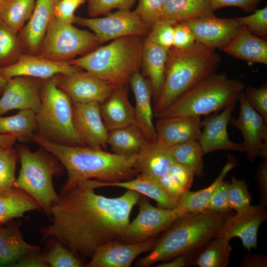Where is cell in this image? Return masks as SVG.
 Returning a JSON list of instances; mask_svg holds the SVG:
<instances>
[{"label": "cell", "instance_id": "cell-46", "mask_svg": "<svg viewBox=\"0 0 267 267\" xmlns=\"http://www.w3.org/2000/svg\"><path fill=\"white\" fill-rule=\"evenodd\" d=\"M244 91L247 101L267 123V85L259 88L245 87Z\"/></svg>", "mask_w": 267, "mask_h": 267}, {"label": "cell", "instance_id": "cell-24", "mask_svg": "<svg viewBox=\"0 0 267 267\" xmlns=\"http://www.w3.org/2000/svg\"><path fill=\"white\" fill-rule=\"evenodd\" d=\"M125 86L114 88L100 103L101 116L108 131L134 124V107L128 99Z\"/></svg>", "mask_w": 267, "mask_h": 267}, {"label": "cell", "instance_id": "cell-38", "mask_svg": "<svg viewBox=\"0 0 267 267\" xmlns=\"http://www.w3.org/2000/svg\"><path fill=\"white\" fill-rule=\"evenodd\" d=\"M23 49L18 33L0 17V69L15 62L22 54Z\"/></svg>", "mask_w": 267, "mask_h": 267}, {"label": "cell", "instance_id": "cell-39", "mask_svg": "<svg viewBox=\"0 0 267 267\" xmlns=\"http://www.w3.org/2000/svg\"><path fill=\"white\" fill-rule=\"evenodd\" d=\"M36 0H10L0 14V18L19 33L29 20Z\"/></svg>", "mask_w": 267, "mask_h": 267}, {"label": "cell", "instance_id": "cell-45", "mask_svg": "<svg viewBox=\"0 0 267 267\" xmlns=\"http://www.w3.org/2000/svg\"><path fill=\"white\" fill-rule=\"evenodd\" d=\"M165 0H138L134 10L137 15L150 26L161 18Z\"/></svg>", "mask_w": 267, "mask_h": 267}, {"label": "cell", "instance_id": "cell-43", "mask_svg": "<svg viewBox=\"0 0 267 267\" xmlns=\"http://www.w3.org/2000/svg\"><path fill=\"white\" fill-rule=\"evenodd\" d=\"M241 25L245 26L253 34L265 39L267 35V7L255 9L249 15L235 17Z\"/></svg>", "mask_w": 267, "mask_h": 267}, {"label": "cell", "instance_id": "cell-14", "mask_svg": "<svg viewBox=\"0 0 267 267\" xmlns=\"http://www.w3.org/2000/svg\"><path fill=\"white\" fill-rule=\"evenodd\" d=\"M240 109L237 118L230 122L242 134L244 152L250 162H254L263 145L267 142V123L247 101L243 92L239 99Z\"/></svg>", "mask_w": 267, "mask_h": 267}, {"label": "cell", "instance_id": "cell-12", "mask_svg": "<svg viewBox=\"0 0 267 267\" xmlns=\"http://www.w3.org/2000/svg\"><path fill=\"white\" fill-rule=\"evenodd\" d=\"M75 131L84 146L104 150L107 148L109 131L101 116L100 103L72 102Z\"/></svg>", "mask_w": 267, "mask_h": 267}, {"label": "cell", "instance_id": "cell-18", "mask_svg": "<svg viewBox=\"0 0 267 267\" xmlns=\"http://www.w3.org/2000/svg\"><path fill=\"white\" fill-rule=\"evenodd\" d=\"M267 219L265 206L261 204L252 206L229 216L223 226L222 236L229 240L234 237L240 239L243 246L248 252L258 246L259 227Z\"/></svg>", "mask_w": 267, "mask_h": 267}, {"label": "cell", "instance_id": "cell-21", "mask_svg": "<svg viewBox=\"0 0 267 267\" xmlns=\"http://www.w3.org/2000/svg\"><path fill=\"white\" fill-rule=\"evenodd\" d=\"M201 121L200 117L192 116L159 118L155 125L156 141L167 148L198 141L201 132Z\"/></svg>", "mask_w": 267, "mask_h": 267}, {"label": "cell", "instance_id": "cell-26", "mask_svg": "<svg viewBox=\"0 0 267 267\" xmlns=\"http://www.w3.org/2000/svg\"><path fill=\"white\" fill-rule=\"evenodd\" d=\"M169 49L147 38L143 43L142 64L149 77L154 102L158 98L164 84Z\"/></svg>", "mask_w": 267, "mask_h": 267}, {"label": "cell", "instance_id": "cell-57", "mask_svg": "<svg viewBox=\"0 0 267 267\" xmlns=\"http://www.w3.org/2000/svg\"><path fill=\"white\" fill-rule=\"evenodd\" d=\"M17 139L15 135L0 134V147L12 148Z\"/></svg>", "mask_w": 267, "mask_h": 267}, {"label": "cell", "instance_id": "cell-58", "mask_svg": "<svg viewBox=\"0 0 267 267\" xmlns=\"http://www.w3.org/2000/svg\"><path fill=\"white\" fill-rule=\"evenodd\" d=\"M7 80L3 77L0 72V95H1L4 89Z\"/></svg>", "mask_w": 267, "mask_h": 267}, {"label": "cell", "instance_id": "cell-11", "mask_svg": "<svg viewBox=\"0 0 267 267\" xmlns=\"http://www.w3.org/2000/svg\"><path fill=\"white\" fill-rule=\"evenodd\" d=\"M137 204L138 215L127 225L121 240L123 243H135L151 238L165 231L185 214L178 207L165 209L155 207L140 197Z\"/></svg>", "mask_w": 267, "mask_h": 267}, {"label": "cell", "instance_id": "cell-48", "mask_svg": "<svg viewBox=\"0 0 267 267\" xmlns=\"http://www.w3.org/2000/svg\"><path fill=\"white\" fill-rule=\"evenodd\" d=\"M194 35L189 27L184 22H178L174 26L173 46L177 48H187L196 43Z\"/></svg>", "mask_w": 267, "mask_h": 267}, {"label": "cell", "instance_id": "cell-40", "mask_svg": "<svg viewBox=\"0 0 267 267\" xmlns=\"http://www.w3.org/2000/svg\"><path fill=\"white\" fill-rule=\"evenodd\" d=\"M18 157L12 148L0 147V192L14 186Z\"/></svg>", "mask_w": 267, "mask_h": 267}, {"label": "cell", "instance_id": "cell-29", "mask_svg": "<svg viewBox=\"0 0 267 267\" xmlns=\"http://www.w3.org/2000/svg\"><path fill=\"white\" fill-rule=\"evenodd\" d=\"M20 226L17 222L0 227V267H11L26 254L40 250L25 241Z\"/></svg>", "mask_w": 267, "mask_h": 267}, {"label": "cell", "instance_id": "cell-53", "mask_svg": "<svg viewBox=\"0 0 267 267\" xmlns=\"http://www.w3.org/2000/svg\"><path fill=\"white\" fill-rule=\"evenodd\" d=\"M258 189L260 194V204L267 205V158H263L257 168L256 175Z\"/></svg>", "mask_w": 267, "mask_h": 267}, {"label": "cell", "instance_id": "cell-32", "mask_svg": "<svg viewBox=\"0 0 267 267\" xmlns=\"http://www.w3.org/2000/svg\"><path fill=\"white\" fill-rule=\"evenodd\" d=\"M212 15L209 0H165L161 18L181 22Z\"/></svg>", "mask_w": 267, "mask_h": 267}, {"label": "cell", "instance_id": "cell-49", "mask_svg": "<svg viewBox=\"0 0 267 267\" xmlns=\"http://www.w3.org/2000/svg\"><path fill=\"white\" fill-rule=\"evenodd\" d=\"M85 1L58 0L54 9V17L67 23L73 24L76 9Z\"/></svg>", "mask_w": 267, "mask_h": 267}, {"label": "cell", "instance_id": "cell-6", "mask_svg": "<svg viewBox=\"0 0 267 267\" xmlns=\"http://www.w3.org/2000/svg\"><path fill=\"white\" fill-rule=\"evenodd\" d=\"M245 85L225 73L209 75L180 96L169 107L155 114L159 118L209 115L236 104Z\"/></svg>", "mask_w": 267, "mask_h": 267}, {"label": "cell", "instance_id": "cell-50", "mask_svg": "<svg viewBox=\"0 0 267 267\" xmlns=\"http://www.w3.org/2000/svg\"><path fill=\"white\" fill-rule=\"evenodd\" d=\"M168 173L180 184L185 191L190 190L195 176L190 168L174 162L171 166Z\"/></svg>", "mask_w": 267, "mask_h": 267}, {"label": "cell", "instance_id": "cell-56", "mask_svg": "<svg viewBox=\"0 0 267 267\" xmlns=\"http://www.w3.org/2000/svg\"><path fill=\"white\" fill-rule=\"evenodd\" d=\"M240 265L243 267H266L267 257L264 254H250L245 256Z\"/></svg>", "mask_w": 267, "mask_h": 267}, {"label": "cell", "instance_id": "cell-47", "mask_svg": "<svg viewBox=\"0 0 267 267\" xmlns=\"http://www.w3.org/2000/svg\"><path fill=\"white\" fill-rule=\"evenodd\" d=\"M228 182L223 180L218 186L212 195L206 209L229 215L232 209L229 205L227 196Z\"/></svg>", "mask_w": 267, "mask_h": 267}, {"label": "cell", "instance_id": "cell-44", "mask_svg": "<svg viewBox=\"0 0 267 267\" xmlns=\"http://www.w3.org/2000/svg\"><path fill=\"white\" fill-rule=\"evenodd\" d=\"M136 0H88V13L91 17L108 13L113 9H130Z\"/></svg>", "mask_w": 267, "mask_h": 267}, {"label": "cell", "instance_id": "cell-27", "mask_svg": "<svg viewBox=\"0 0 267 267\" xmlns=\"http://www.w3.org/2000/svg\"><path fill=\"white\" fill-rule=\"evenodd\" d=\"M90 183L94 189L104 186H116L134 190L156 201L157 206L161 208L174 209L177 207V203L166 193L156 180L140 174L136 178L126 181L105 182L91 179Z\"/></svg>", "mask_w": 267, "mask_h": 267}, {"label": "cell", "instance_id": "cell-7", "mask_svg": "<svg viewBox=\"0 0 267 267\" xmlns=\"http://www.w3.org/2000/svg\"><path fill=\"white\" fill-rule=\"evenodd\" d=\"M17 153L21 167L14 186L29 194L50 217L51 209L59 198L52 178L61 175L64 167L53 155L43 148L32 152L24 146H20Z\"/></svg>", "mask_w": 267, "mask_h": 267}, {"label": "cell", "instance_id": "cell-20", "mask_svg": "<svg viewBox=\"0 0 267 267\" xmlns=\"http://www.w3.org/2000/svg\"><path fill=\"white\" fill-rule=\"evenodd\" d=\"M235 105L231 104L222 109L220 113L211 115L201 121L203 129L198 142L204 155L220 150L244 152L242 143L231 140L227 132Z\"/></svg>", "mask_w": 267, "mask_h": 267}, {"label": "cell", "instance_id": "cell-36", "mask_svg": "<svg viewBox=\"0 0 267 267\" xmlns=\"http://www.w3.org/2000/svg\"><path fill=\"white\" fill-rule=\"evenodd\" d=\"M175 162L190 168L195 176L204 175V155L198 141L185 142L168 148Z\"/></svg>", "mask_w": 267, "mask_h": 267}, {"label": "cell", "instance_id": "cell-4", "mask_svg": "<svg viewBox=\"0 0 267 267\" xmlns=\"http://www.w3.org/2000/svg\"><path fill=\"white\" fill-rule=\"evenodd\" d=\"M220 61L216 49L198 42L187 48H170L164 84L155 102L154 114L167 109L186 91L216 72Z\"/></svg>", "mask_w": 267, "mask_h": 267}, {"label": "cell", "instance_id": "cell-25", "mask_svg": "<svg viewBox=\"0 0 267 267\" xmlns=\"http://www.w3.org/2000/svg\"><path fill=\"white\" fill-rule=\"evenodd\" d=\"M228 55L248 63L267 65V42L242 25L237 35L222 50Z\"/></svg>", "mask_w": 267, "mask_h": 267}, {"label": "cell", "instance_id": "cell-2", "mask_svg": "<svg viewBox=\"0 0 267 267\" xmlns=\"http://www.w3.org/2000/svg\"><path fill=\"white\" fill-rule=\"evenodd\" d=\"M31 139L53 155L66 170L67 180L61 190L93 178L105 182L126 181L139 173L138 154L121 155L87 146L61 144L35 133Z\"/></svg>", "mask_w": 267, "mask_h": 267}, {"label": "cell", "instance_id": "cell-33", "mask_svg": "<svg viewBox=\"0 0 267 267\" xmlns=\"http://www.w3.org/2000/svg\"><path fill=\"white\" fill-rule=\"evenodd\" d=\"M147 141L139 129L133 124L109 131L107 144L114 153L132 155L138 154Z\"/></svg>", "mask_w": 267, "mask_h": 267}, {"label": "cell", "instance_id": "cell-30", "mask_svg": "<svg viewBox=\"0 0 267 267\" xmlns=\"http://www.w3.org/2000/svg\"><path fill=\"white\" fill-rule=\"evenodd\" d=\"M32 211L42 210L39 203L24 190L14 186L0 192V224L23 218L26 213Z\"/></svg>", "mask_w": 267, "mask_h": 267}, {"label": "cell", "instance_id": "cell-54", "mask_svg": "<svg viewBox=\"0 0 267 267\" xmlns=\"http://www.w3.org/2000/svg\"><path fill=\"white\" fill-rule=\"evenodd\" d=\"M11 267H47L43 253L40 250L28 253L22 256Z\"/></svg>", "mask_w": 267, "mask_h": 267}, {"label": "cell", "instance_id": "cell-34", "mask_svg": "<svg viewBox=\"0 0 267 267\" xmlns=\"http://www.w3.org/2000/svg\"><path fill=\"white\" fill-rule=\"evenodd\" d=\"M228 239L219 236L209 241L194 255L193 265L199 267H226L232 248Z\"/></svg>", "mask_w": 267, "mask_h": 267}, {"label": "cell", "instance_id": "cell-42", "mask_svg": "<svg viewBox=\"0 0 267 267\" xmlns=\"http://www.w3.org/2000/svg\"><path fill=\"white\" fill-rule=\"evenodd\" d=\"M175 20L160 18L151 25L147 38L153 43L169 49L173 46Z\"/></svg>", "mask_w": 267, "mask_h": 267}, {"label": "cell", "instance_id": "cell-51", "mask_svg": "<svg viewBox=\"0 0 267 267\" xmlns=\"http://www.w3.org/2000/svg\"><path fill=\"white\" fill-rule=\"evenodd\" d=\"M262 0H209L213 11L227 6H235L248 12H253Z\"/></svg>", "mask_w": 267, "mask_h": 267}, {"label": "cell", "instance_id": "cell-28", "mask_svg": "<svg viewBox=\"0 0 267 267\" xmlns=\"http://www.w3.org/2000/svg\"><path fill=\"white\" fill-rule=\"evenodd\" d=\"M174 162L168 148L157 141L148 140L138 154V172L157 180L168 172Z\"/></svg>", "mask_w": 267, "mask_h": 267}, {"label": "cell", "instance_id": "cell-31", "mask_svg": "<svg viewBox=\"0 0 267 267\" xmlns=\"http://www.w3.org/2000/svg\"><path fill=\"white\" fill-rule=\"evenodd\" d=\"M236 165L235 158L232 156H228L225 164L213 183L208 187L197 191H191L189 190L184 192L178 201L177 207L181 209L185 214L206 210L216 189L224 180L227 174Z\"/></svg>", "mask_w": 267, "mask_h": 267}, {"label": "cell", "instance_id": "cell-22", "mask_svg": "<svg viewBox=\"0 0 267 267\" xmlns=\"http://www.w3.org/2000/svg\"><path fill=\"white\" fill-rule=\"evenodd\" d=\"M58 0H36L31 17L18 33L23 48L37 54L47 29L54 17Z\"/></svg>", "mask_w": 267, "mask_h": 267}, {"label": "cell", "instance_id": "cell-59", "mask_svg": "<svg viewBox=\"0 0 267 267\" xmlns=\"http://www.w3.org/2000/svg\"><path fill=\"white\" fill-rule=\"evenodd\" d=\"M10 0H0V14Z\"/></svg>", "mask_w": 267, "mask_h": 267}, {"label": "cell", "instance_id": "cell-15", "mask_svg": "<svg viewBox=\"0 0 267 267\" xmlns=\"http://www.w3.org/2000/svg\"><path fill=\"white\" fill-rule=\"evenodd\" d=\"M80 69L69 61L51 60L38 54H22L12 64L0 69L6 80L17 76H25L46 80L55 76L66 75Z\"/></svg>", "mask_w": 267, "mask_h": 267}, {"label": "cell", "instance_id": "cell-19", "mask_svg": "<svg viewBox=\"0 0 267 267\" xmlns=\"http://www.w3.org/2000/svg\"><path fill=\"white\" fill-rule=\"evenodd\" d=\"M156 243L153 238L135 243L120 241L108 242L97 249L85 266L129 267L138 256L151 251Z\"/></svg>", "mask_w": 267, "mask_h": 267}, {"label": "cell", "instance_id": "cell-35", "mask_svg": "<svg viewBox=\"0 0 267 267\" xmlns=\"http://www.w3.org/2000/svg\"><path fill=\"white\" fill-rule=\"evenodd\" d=\"M37 130L36 112L30 110H20L14 115L0 116V134L16 135L18 139H31Z\"/></svg>", "mask_w": 267, "mask_h": 267}, {"label": "cell", "instance_id": "cell-9", "mask_svg": "<svg viewBox=\"0 0 267 267\" xmlns=\"http://www.w3.org/2000/svg\"><path fill=\"white\" fill-rule=\"evenodd\" d=\"M101 44L93 33L53 17L37 54L56 61H69Z\"/></svg>", "mask_w": 267, "mask_h": 267}, {"label": "cell", "instance_id": "cell-23", "mask_svg": "<svg viewBox=\"0 0 267 267\" xmlns=\"http://www.w3.org/2000/svg\"><path fill=\"white\" fill-rule=\"evenodd\" d=\"M129 83L135 101L134 124L148 140L156 141L153 121L154 113L151 104L153 93L151 84L139 71L133 76Z\"/></svg>", "mask_w": 267, "mask_h": 267}, {"label": "cell", "instance_id": "cell-52", "mask_svg": "<svg viewBox=\"0 0 267 267\" xmlns=\"http://www.w3.org/2000/svg\"><path fill=\"white\" fill-rule=\"evenodd\" d=\"M157 181L162 188L177 203L179 198L185 192L168 172L161 176Z\"/></svg>", "mask_w": 267, "mask_h": 267}, {"label": "cell", "instance_id": "cell-37", "mask_svg": "<svg viewBox=\"0 0 267 267\" xmlns=\"http://www.w3.org/2000/svg\"><path fill=\"white\" fill-rule=\"evenodd\" d=\"M43 253L44 259L50 267H80L84 265L79 257L53 237L46 239Z\"/></svg>", "mask_w": 267, "mask_h": 267}, {"label": "cell", "instance_id": "cell-3", "mask_svg": "<svg viewBox=\"0 0 267 267\" xmlns=\"http://www.w3.org/2000/svg\"><path fill=\"white\" fill-rule=\"evenodd\" d=\"M229 216L209 209L183 215L166 230L150 253L138 260L137 265L149 267L179 255L196 254L211 240L222 236Z\"/></svg>", "mask_w": 267, "mask_h": 267}, {"label": "cell", "instance_id": "cell-60", "mask_svg": "<svg viewBox=\"0 0 267 267\" xmlns=\"http://www.w3.org/2000/svg\"><path fill=\"white\" fill-rule=\"evenodd\" d=\"M73 0V1H85V0Z\"/></svg>", "mask_w": 267, "mask_h": 267}, {"label": "cell", "instance_id": "cell-41", "mask_svg": "<svg viewBox=\"0 0 267 267\" xmlns=\"http://www.w3.org/2000/svg\"><path fill=\"white\" fill-rule=\"evenodd\" d=\"M227 196L230 208L236 212L251 205L252 196L244 179L232 176L228 182Z\"/></svg>", "mask_w": 267, "mask_h": 267}, {"label": "cell", "instance_id": "cell-17", "mask_svg": "<svg viewBox=\"0 0 267 267\" xmlns=\"http://www.w3.org/2000/svg\"><path fill=\"white\" fill-rule=\"evenodd\" d=\"M40 81L25 76L7 80L0 98V116L14 109L30 110L36 113L41 103Z\"/></svg>", "mask_w": 267, "mask_h": 267}, {"label": "cell", "instance_id": "cell-10", "mask_svg": "<svg viewBox=\"0 0 267 267\" xmlns=\"http://www.w3.org/2000/svg\"><path fill=\"white\" fill-rule=\"evenodd\" d=\"M73 23L90 29L101 44L124 37L147 35L151 27L130 9L118 10L99 18L75 16Z\"/></svg>", "mask_w": 267, "mask_h": 267}, {"label": "cell", "instance_id": "cell-5", "mask_svg": "<svg viewBox=\"0 0 267 267\" xmlns=\"http://www.w3.org/2000/svg\"><path fill=\"white\" fill-rule=\"evenodd\" d=\"M141 37L116 39L69 62L114 88L124 86L139 71L142 64L144 41Z\"/></svg>", "mask_w": 267, "mask_h": 267}, {"label": "cell", "instance_id": "cell-1", "mask_svg": "<svg viewBox=\"0 0 267 267\" xmlns=\"http://www.w3.org/2000/svg\"><path fill=\"white\" fill-rule=\"evenodd\" d=\"M94 189L88 180L60 190L50 223L40 230L43 240L53 237L79 257L90 258L105 244L121 241L140 194L127 190L108 197Z\"/></svg>", "mask_w": 267, "mask_h": 267}, {"label": "cell", "instance_id": "cell-13", "mask_svg": "<svg viewBox=\"0 0 267 267\" xmlns=\"http://www.w3.org/2000/svg\"><path fill=\"white\" fill-rule=\"evenodd\" d=\"M184 22L196 42L214 49L223 50L242 26L235 18H218L214 14Z\"/></svg>", "mask_w": 267, "mask_h": 267}, {"label": "cell", "instance_id": "cell-8", "mask_svg": "<svg viewBox=\"0 0 267 267\" xmlns=\"http://www.w3.org/2000/svg\"><path fill=\"white\" fill-rule=\"evenodd\" d=\"M41 101L36 113L38 134L57 143L84 146L74 127L72 100L58 86L57 76L42 84Z\"/></svg>", "mask_w": 267, "mask_h": 267}, {"label": "cell", "instance_id": "cell-16", "mask_svg": "<svg viewBox=\"0 0 267 267\" xmlns=\"http://www.w3.org/2000/svg\"><path fill=\"white\" fill-rule=\"evenodd\" d=\"M58 86L66 93L72 102L101 103L114 88L108 83L81 69L70 74L57 77Z\"/></svg>", "mask_w": 267, "mask_h": 267}, {"label": "cell", "instance_id": "cell-55", "mask_svg": "<svg viewBox=\"0 0 267 267\" xmlns=\"http://www.w3.org/2000/svg\"><path fill=\"white\" fill-rule=\"evenodd\" d=\"M194 254L181 255L164 261L158 265V267H183L193 265Z\"/></svg>", "mask_w": 267, "mask_h": 267}]
</instances>
